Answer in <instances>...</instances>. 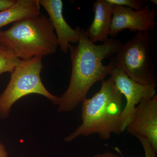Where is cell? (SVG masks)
<instances>
[{"instance_id":"1","label":"cell","mask_w":157,"mask_h":157,"mask_svg":"<svg viewBox=\"0 0 157 157\" xmlns=\"http://www.w3.org/2000/svg\"><path fill=\"white\" fill-rule=\"evenodd\" d=\"M122 44L119 40L109 38L103 44L96 45L81 29L78 43L70 45L72 73L69 87L59 98L58 112L73 111L87 98L94 85L110 74L115 67L113 61L107 66L103 61L116 54Z\"/></svg>"},{"instance_id":"2","label":"cell","mask_w":157,"mask_h":157,"mask_svg":"<svg viewBox=\"0 0 157 157\" xmlns=\"http://www.w3.org/2000/svg\"><path fill=\"white\" fill-rule=\"evenodd\" d=\"M123 98L110 77L101 81L100 90L81 103L82 123L65 137V141L70 142L80 136L94 134L102 140H107L113 134L121 135Z\"/></svg>"},{"instance_id":"3","label":"cell","mask_w":157,"mask_h":157,"mask_svg":"<svg viewBox=\"0 0 157 157\" xmlns=\"http://www.w3.org/2000/svg\"><path fill=\"white\" fill-rule=\"evenodd\" d=\"M0 44L22 60L54 54L59 47L50 19L41 13L14 22L6 30H0Z\"/></svg>"},{"instance_id":"4","label":"cell","mask_w":157,"mask_h":157,"mask_svg":"<svg viewBox=\"0 0 157 157\" xmlns=\"http://www.w3.org/2000/svg\"><path fill=\"white\" fill-rule=\"evenodd\" d=\"M42 57L21 60L11 72L9 84L0 95V118L9 116L11 108L21 98L30 94L45 96L54 104H59V98L52 94L41 79L43 69Z\"/></svg>"},{"instance_id":"5","label":"cell","mask_w":157,"mask_h":157,"mask_svg":"<svg viewBox=\"0 0 157 157\" xmlns=\"http://www.w3.org/2000/svg\"><path fill=\"white\" fill-rule=\"evenodd\" d=\"M151 33L136 32L122 44L112 59L116 67L144 85H156L157 76L151 54Z\"/></svg>"},{"instance_id":"6","label":"cell","mask_w":157,"mask_h":157,"mask_svg":"<svg viewBox=\"0 0 157 157\" xmlns=\"http://www.w3.org/2000/svg\"><path fill=\"white\" fill-rule=\"evenodd\" d=\"M109 75L116 87L126 100L121 117V132L123 133L132 120L137 105L144 100L151 99L156 95V85L139 83L115 66Z\"/></svg>"},{"instance_id":"7","label":"cell","mask_w":157,"mask_h":157,"mask_svg":"<svg viewBox=\"0 0 157 157\" xmlns=\"http://www.w3.org/2000/svg\"><path fill=\"white\" fill-rule=\"evenodd\" d=\"M157 10L146 5L140 11H135L124 6L113 5L109 36L113 39L125 29L136 32H149L155 29Z\"/></svg>"},{"instance_id":"8","label":"cell","mask_w":157,"mask_h":157,"mask_svg":"<svg viewBox=\"0 0 157 157\" xmlns=\"http://www.w3.org/2000/svg\"><path fill=\"white\" fill-rule=\"evenodd\" d=\"M146 138L157 152V95L144 100L136 107L126 131Z\"/></svg>"},{"instance_id":"9","label":"cell","mask_w":157,"mask_h":157,"mask_svg":"<svg viewBox=\"0 0 157 157\" xmlns=\"http://www.w3.org/2000/svg\"><path fill=\"white\" fill-rule=\"evenodd\" d=\"M39 2L49 15L56 32L61 51L67 53L69 51L70 43H78L81 28L77 26L73 29L67 22L63 15V3L61 0H39Z\"/></svg>"},{"instance_id":"10","label":"cell","mask_w":157,"mask_h":157,"mask_svg":"<svg viewBox=\"0 0 157 157\" xmlns=\"http://www.w3.org/2000/svg\"><path fill=\"white\" fill-rule=\"evenodd\" d=\"M113 10V5L107 0H97L93 4L94 20L85 30L88 38L93 43L104 42L109 39Z\"/></svg>"},{"instance_id":"11","label":"cell","mask_w":157,"mask_h":157,"mask_svg":"<svg viewBox=\"0 0 157 157\" xmlns=\"http://www.w3.org/2000/svg\"><path fill=\"white\" fill-rule=\"evenodd\" d=\"M40 14L39 0H16L13 6L0 11V29L11 23Z\"/></svg>"},{"instance_id":"12","label":"cell","mask_w":157,"mask_h":157,"mask_svg":"<svg viewBox=\"0 0 157 157\" xmlns=\"http://www.w3.org/2000/svg\"><path fill=\"white\" fill-rule=\"evenodd\" d=\"M21 60L9 48L0 44V75L7 72L11 73Z\"/></svg>"},{"instance_id":"13","label":"cell","mask_w":157,"mask_h":157,"mask_svg":"<svg viewBox=\"0 0 157 157\" xmlns=\"http://www.w3.org/2000/svg\"><path fill=\"white\" fill-rule=\"evenodd\" d=\"M107 2L114 6H124L135 11H140L144 8L146 0H107Z\"/></svg>"},{"instance_id":"14","label":"cell","mask_w":157,"mask_h":157,"mask_svg":"<svg viewBox=\"0 0 157 157\" xmlns=\"http://www.w3.org/2000/svg\"><path fill=\"white\" fill-rule=\"evenodd\" d=\"M135 137L142 145L145 157H157V152L155 151L151 144L146 138L139 135H136Z\"/></svg>"},{"instance_id":"15","label":"cell","mask_w":157,"mask_h":157,"mask_svg":"<svg viewBox=\"0 0 157 157\" xmlns=\"http://www.w3.org/2000/svg\"><path fill=\"white\" fill-rule=\"evenodd\" d=\"M16 0H0V11L8 9L13 6Z\"/></svg>"},{"instance_id":"16","label":"cell","mask_w":157,"mask_h":157,"mask_svg":"<svg viewBox=\"0 0 157 157\" xmlns=\"http://www.w3.org/2000/svg\"><path fill=\"white\" fill-rule=\"evenodd\" d=\"M93 157H120L118 155L111 152H105L102 153H98L93 156Z\"/></svg>"},{"instance_id":"17","label":"cell","mask_w":157,"mask_h":157,"mask_svg":"<svg viewBox=\"0 0 157 157\" xmlns=\"http://www.w3.org/2000/svg\"><path fill=\"white\" fill-rule=\"evenodd\" d=\"M0 157H9L7 151L2 144L0 142Z\"/></svg>"},{"instance_id":"18","label":"cell","mask_w":157,"mask_h":157,"mask_svg":"<svg viewBox=\"0 0 157 157\" xmlns=\"http://www.w3.org/2000/svg\"><path fill=\"white\" fill-rule=\"evenodd\" d=\"M151 2L153 3L155 5H157V0H151Z\"/></svg>"}]
</instances>
